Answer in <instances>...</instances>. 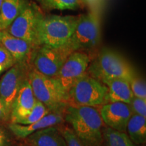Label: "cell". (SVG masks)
Wrapping results in <instances>:
<instances>
[{"mask_svg": "<svg viewBox=\"0 0 146 146\" xmlns=\"http://www.w3.org/2000/svg\"><path fill=\"white\" fill-rule=\"evenodd\" d=\"M65 120L85 146H101L103 121L96 108L70 105L66 111Z\"/></svg>", "mask_w": 146, "mask_h": 146, "instance_id": "obj_1", "label": "cell"}, {"mask_svg": "<svg viewBox=\"0 0 146 146\" xmlns=\"http://www.w3.org/2000/svg\"><path fill=\"white\" fill-rule=\"evenodd\" d=\"M78 16L44 15L37 27L38 45L66 47L72 37Z\"/></svg>", "mask_w": 146, "mask_h": 146, "instance_id": "obj_2", "label": "cell"}, {"mask_svg": "<svg viewBox=\"0 0 146 146\" xmlns=\"http://www.w3.org/2000/svg\"><path fill=\"white\" fill-rule=\"evenodd\" d=\"M89 75L100 81L123 78L129 81L137 73L122 55L109 48H103L87 68Z\"/></svg>", "mask_w": 146, "mask_h": 146, "instance_id": "obj_3", "label": "cell"}, {"mask_svg": "<svg viewBox=\"0 0 146 146\" xmlns=\"http://www.w3.org/2000/svg\"><path fill=\"white\" fill-rule=\"evenodd\" d=\"M27 78L36 100L50 112L62 111L68 104V94L56 78L45 76L33 68L29 71Z\"/></svg>", "mask_w": 146, "mask_h": 146, "instance_id": "obj_4", "label": "cell"}, {"mask_svg": "<svg viewBox=\"0 0 146 146\" xmlns=\"http://www.w3.org/2000/svg\"><path fill=\"white\" fill-rule=\"evenodd\" d=\"M100 16L101 14L92 11L78 16L75 30L66 47L72 52L96 48L101 39Z\"/></svg>", "mask_w": 146, "mask_h": 146, "instance_id": "obj_5", "label": "cell"}, {"mask_svg": "<svg viewBox=\"0 0 146 146\" xmlns=\"http://www.w3.org/2000/svg\"><path fill=\"white\" fill-rule=\"evenodd\" d=\"M107 91L104 83L86 72L69 89L68 103L74 106H100L106 104Z\"/></svg>", "mask_w": 146, "mask_h": 146, "instance_id": "obj_6", "label": "cell"}, {"mask_svg": "<svg viewBox=\"0 0 146 146\" xmlns=\"http://www.w3.org/2000/svg\"><path fill=\"white\" fill-rule=\"evenodd\" d=\"M43 15L44 14L37 5L28 0L19 15L5 31L11 35L38 47L37 27Z\"/></svg>", "mask_w": 146, "mask_h": 146, "instance_id": "obj_7", "label": "cell"}, {"mask_svg": "<svg viewBox=\"0 0 146 146\" xmlns=\"http://www.w3.org/2000/svg\"><path fill=\"white\" fill-rule=\"evenodd\" d=\"M72 52L68 47L40 45L35 50L31 63L33 65V68L41 74L56 78L66 60Z\"/></svg>", "mask_w": 146, "mask_h": 146, "instance_id": "obj_8", "label": "cell"}, {"mask_svg": "<svg viewBox=\"0 0 146 146\" xmlns=\"http://www.w3.org/2000/svg\"><path fill=\"white\" fill-rule=\"evenodd\" d=\"M91 59L84 51H74L66 60L56 78L68 94L69 89L87 72Z\"/></svg>", "mask_w": 146, "mask_h": 146, "instance_id": "obj_9", "label": "cell"}, {"mask_svg": "<svg viewBox=\"0 0 146 146\" xmlns=\"http://www.w3.org/2000/svg\"><path fill=\"white\" fill-rule=\"evenodd\" d=\"M27 68V64L16 63L0 78V98L10 113L16 95L28 76Z\"/></svg>", "mask_w": 146, "mask_h": 146, "instance_id": "obj_10", "label": "cell"}, {"mask_svg": "<svg viewBox=\"0 0 146 146\" xmlns=\"http://www.w3.org/2000/svg\"><path fill=\"white\" fill-rule=\"evenodd\" d=\"M100 114L102 121L108 127L126 133L127 123L133 112L129 104L118 102L102 105Z\"/></svg>", "mask_w": 146, "mask_h": 146, "instance_id": "obj_11", "label": "cell"}, {"mask_svg": "<svg viewBox=\"0 0 146 146\" xmlns=\"http://www.w3.org/2000/svg\"><path fill=\"white\" fill-rule=\"evenodd\" d=\"M0 43L8 51L16 63L27 65L31 62L33 55L37 47L25 40L11 35L5 30L3 31Z\"/></svg>", "mask_w": 146, "mask_h": 146, "instance_id": "obj_12", "label": "cell"}, {"mask_svg": "<svg viewBox=\"0 0 146 146\" xmlns=\"http://www.w3.org/2000/svg\"><path fill=\"white\" fill-rule=\"evenodd\" d=\"M36 100L28 78H27L12 104L10 117V123H17L20 120L28 115L33 108Z\"/></svg>", "mask_w": 146, "mask_h": 146, "instance_id": "obj_13", "label": "cell"}, {"mask_svg": "<svg viewBox=\"0 0 146 146\" xmlns=\"http://www.w3.org/2000/svg\"><path fill=\"white\" fill-rule=\"evenodd\" d=\"M64 120L62 111L52 112L45 115L44 117L32 124L24 125L18 123H10L9 129L18 138L25 139L36 131L49 127L56 126L62 123Z\"/></svg>", "mask_w": 146, "mask_h": 146, "instance_id": "obj_14", "label": "cell"}, {"mask_svg": "<svg viewBox=\"0 0 146 146\" xmlns=\"http://www.w3.org/2000/svg\"><path fill=\"white\" fill-rule=\"evenodd\" d=\"M106 85L108 91L106 104L123 102L129 104L133 98L129 81L123 78H110L102 81Z\"/></svg>", "mask_w": 146, "mask_h": 146, "instance_id": "obj_15", "label": "cell"}, {"mask_svg": "<svg viewBox=\"0 0 146 146\" xmlns=\"http://www.w3.org/2000/svg\"><path fill=\"white\" fill-rule=\"evenodd\" d=\"M25 139L29 146H66L62 133L56 126L36 131Z\"/></svg>", "mask_w": 146, "mask_h": 146, "instance_id": "obj_16", "label": "cell"}, {"mask_svg": "<svg viewBox=\"0 0 146 146\" xmlns=\"http://www.w3.org/2000/svg\"><path fill=\"white\" fill-rule=\"evenodd\" d=\"M28 0H3L0 7V29L6 30L19 15Z\"/></svg>", "mask_w": 146, "mask_h": 146, "instance_id": "obj_17", "label": "cell"}, {"mask_svg": "<svg viewBox=\"0 0 146 146\" xmlns=\"http://www.w3.org/2000/svg\"><path fill=\"white\" fill-rule=\"evenodd\" d=\"M127 134L133 143L143 145L146 141V117L133 114L127 123Z\"/></svg>", "mask_w": 146, "mask_h": 146, "instance_id": "obj_18", "label": "cell"}, {"mask_svg": "<svg viewBox=\"0 0 146 146\" xmlns=\"http://www.w3.org/2000/svg\"><path fill=\"white\" fill-rule=\"evenodd\" d=\"M102 135L106 146H141L133 143L127 133L114 130L110 127L104 129Z\"/></svg>", "mask_w": 146, "mask_h": 146, "instance_id": "obj_19", "label": "cell"}, {"mask_svg": "<svg viewBox=\"0 0 146 146\" xmlns=\"http://www.w3.org/2000/svg\"><path fill=\"white\" fill-rule=\"evenodd\" d=\"M39 3L47 10H74L85 6L82 0H40Z\"/></svg>", "mask_w": 146, "mask_h": 146, "instance_id": "obj_20", "label": "cell"}, {"mask_svg": "<svg viewBox=\"0 0 146 146\" xmlns=\"http://www.w3.org/2000/svg\"><path fill=\"white\" fill-rule=\"evenodd\" d=\"M50 112V111L47 108L44 104H43L41 102L36 100L35 104L30 113L25 117L20 120L17 123L24 125L32 124L44 117L45 115Z\"/></svg>", "mask_w": 146, "mask_h": 146, "instance_id": "obj_21", "label": "cell"}, {"mask_svg": "<svg viewBox=\"0 0 146 146\" xmlns=\"http://www.w3.org/2000/svg\"><path fill=\"white\" fill-rule=\"evenodd\" d=\"M133 96L146 99V83L145 80L135 74L129 81Z\"/></svg>", "mask_w": 146, "mask_h": 146, "instance_id": "obj_22", "label": "cell"}, {"mask_svg": "<svg viewBox=\"0 0 146 146\" xmlns=\"http://www.w3.org/2000/svg\"><path fill=\"white\" fill-rule=\"evenodd\" d=\"M16 62L8 51L0 43V76L11 68Z\"/></svg>", "mask_w": 146, "mask_h": 146, "instance_id": "obj_23", "label": "cell"}, {"mask_svg": "<svg viewBox=\"0 0 146 146\" xmlns=\"http://www.w3.org/2000/svg\"><path fill=\"white\" fill-rule=\"evenodd\" d=\"M60 131L64 139L66 146H85L74 132L72 128L65 127L60 129Z\"/></svg>", "mask_w": 146, "mask_h": 146, "instance_id": "obj_24", "label": "cell"}, {"mask_svg": "<svg viewBox=\"0 0 146 146\" xmlns=\"http://www.w3.org/2000/svg\"><path fill=\"white\" fill-rule=\"evenodd\" d=\"M129 106L133 114L146 117V99L133 96Z\"/></svg>", "mask_w": 146, "mask_h": 146, "instance_id": "obj_25", "label": "cell"}, {"mask_svg": "<svg viewBox=\"0 0 146 146\" xmlns=\"http://www.w3.org/2000/svg\"><path fill=\"white\" fill-rule=\"evenodd\" d=\"M85 5H87L89 11L101 14V12L104 5L105 0H82Z\"/></svg>", "mask_w": 146, "mask_h": 146, "instance_id": "obj_26", "label": "cell"}, {"mask_svg": "<svg viewBox=\"0 0 146 146\" xmlns=\"http://www.w3.org/2000/svg\"><path fill=\"white\" fill-rule=\"evenodd\" d=\"M10 113L7 109L5 104L0 98V121H8L10 120Z\"/></svg>", "mask_w": 146, "mask_h": 146, "instance_id": "obj_27", "label": "cell"}, {"mask_svg": "<svg viewBox=\"0 0 146 146\" xmlns=\"http://www.w3.org/2000/svg\"><path fill=\"white\" fill-rule=\"evenodd\" d=\"M8 139L5 131L0 127V146H8Z\"/></svg>", "mask_w": 146, "mask_h": 146, "instance_id": "obj_28", "label": "cell"}, {"mask_svg": "<svg viewBox=\"0 0 146 146\" xmlns=\"http://www.w3.org/2000/svg\"><path fill=\"white\" fill-rule=\"evenodd\" d=\"M2 33H3V31L0 29V38H1V35H2Z\"/></svg>", "mask_w": 146, "mask_h": 146, "instance_id": "obj_29", "label": "cell"}, {"mask_svg": "<svg viewBox=\"0 0 146 146\" xmlns=\"http://www.w3.org/2000/svg\"><path fill=\"white\" fill-rule=\"evenodd\" d=\"M2 2H3V0H0V7H1V3H2Z\"/></svg>", "mask_w": 146, "mask_h": 146, "instance_id": "obj_30", "label": "cell"}, {"mask_svg": "<svg viewBox=\"0 0 146 146\" xmlns=\"http://www.w3.org/2000/svg\"><path fill=\"white\" fill-rule=\"evenodd\" d=\"M36 1H38V2H39V1H40V0H36Z\"/></svg>", "mask_w": 146, "mask_h": 146, "instance_id": "obj_31", "label": "cell"}]
</instances>
